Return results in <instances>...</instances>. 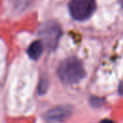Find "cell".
<instances>
[{"instance_id":"cell-6","label":"cell","mask_w":123,"mask_h":123,"mask_svg":"<svg viewBox=\"0 0 123 123\" xmlns=\"http://www.w3.org/2000/svg\"><path fill=\"white\" fill-rule=\"evenodd\" d=\"M46 89H47V81L44 80V79H41V80L39 81V85H38V87H37V91H38V93L42 94V93H44V92L46 91Z\"/></svg>"},{"instance_id":"cell-5","label":"cell","mask_w":123,"mask_h":123,"mask_svg":"<svg viewBox=\"0 0 123 123\" xmlns=\"http://www.w3.org/2000/svg\"><path fill=\"white\" fill-rule=\"evenodd\" d=\"M43 43L40 39H37V40H35L33 41L29 47H28V50H27V53L29 55V57L35 61L38 60L39 57L41 56L42 52H43Z\"/></svg>"},{"instance_id":"cell-8","label":"cell","mask_w":123,"mask_h":123,"mask_svg":"<svg viewBox=\"0 0 123 123\" xmlns=\"http://www.w3.org/2000/svg\"><path fill=\"white\" fill-rule=\"evenodd\" d=\"M100 123H114V122L111 121V120H110V119H103Z\"/></svg>"},{"instance_id":"cell-2","label":"cell","mask_w":123,"mask_h":123,"mask_svg":"<svg viewBox=\"0 0 123 123\" xmlns=\"http://www.w3.org/2000/svg\"><path fill=\"white\" fill-rule=\"evenodd\" d=\"M61 35V27L55 21H46L38 29V37L43 45L48 49H54L57 46Z\"/></svg>"},{"instance_id":"cell-1","label":"cell","mask_w":123,"mask_h":123,"mask_svg":"<svg viewBox=\"0 0 123 123\" xmlns=\"http://www.w3.org/2000/svg\"><path fill=\"white\" fill-rule=\"evenodd\" d=\"M58 76L64 84H75L85 76V69L82 62L76 57H70L62 61L58 67Z\"/></svg>"},{"instance_id":"cell-7","label":"cell","mask_w":123,"mask_h":123,"mask_svg":"<svg viewBox=\"0 0 123 123\" xmlns=\"http://www.w3.org/2000/svg\"><path fill=\"white\" fill-rule=\"evenodd\" d=\"M118 90H119V93H120V94H123V81H122V82L120 83Z\"/></svg>"},{"instance_id":"cell-3","label":"cell","mask_w":123,"mask_h":123,"mask_svg":"<svg viewBox=\"0 0 123 123\" xmlns=\"http://www.w3.org/2000/svg\"><path fill=\"white\" fill-rule=\"evenodd\" d=\"M95 0H70L68 9L71 16L76 20H86L94 12Z\"/></svg>"},{"instance_id":"cell-9","label":"cell","mask_w":123,"mask_h":123,"mask_svg":"<svg viewBox=\"0 0 123 123\" xmlns=\"http://www.w3.org/2000/svg\"><path fill=\"white\" fill-rule=\"evenodd\" d=\"M120 2H121V6H122V8H123V0H120Z\"/></svg>"},{"instance_id":"cell-4","label":"cell","mask_w":123,"mask_h":123,"mask_svg":"<svg viewBox=\"0 0 123 123\" xmlns=\"http://www.w3.org/2000/svg\"><path fill=\"white\" fill-rule=\"evenodd\" d=\"M69 114L70 111L68 107H58L50 110L46 114V118L50 121H61L66 118Z\"/></svg>"}]
</instances>
